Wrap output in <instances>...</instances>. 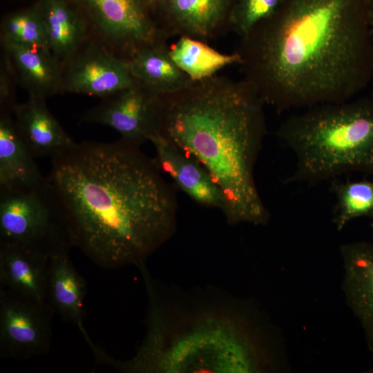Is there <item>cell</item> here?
Returning <instances> with one entry per match:
<instances>
[{"instance_id": "21", "label": "cell", "mask_w": 373, "mask_h": 373, "mask_svg": "<svg viewBox=\"0 0 373 373\" xmlns=\"http://www.w3.org/2000/svg\"><path fill=\"white\" fill-rule=\"evenodd\" d=\"M169 50L175 63L193 81L212 77L221 69L242 61L236 52L223 54L208 43L189 37H180Z\"/></svg>"}, {"instance_id": "4", "label": "cell", "mask_w": 373, "mask_h": 373, "mask_svg": "<svg viewBox=\"0 0 373 373\" xmlns=\"http://www.w3.org/2000/svg\"><path fill=\"white\" fill-rule=\"evenodd\" d=\"M159 135L197 159L221 189L229 224L267 225L254 178L266 133L265 104L243 79L215 75L158 94Z\"/></svg>"}, {"instance_id": "27", "label": "cell", "mask_w": 373, "mask_h": 373, "mask_svg": "<svg viewBox=\"0 0 373 373\" xmlns=\"http://www.w3.org/2000/svg\"><path fill=\"white\" fill-rule=\"evenodd\" d=\"M157 0H146L149 7L151 8V10L152 8V6L154 5V3L157 1ZM152 11V10H151Z\"/></svg>"}, {"instance_id": "9", "label": "cell", "mask_w": 373, "mask_h": 373, "mask_svg": "<svg viewBox=\"0 0 373 373\" xmlns=\"http://www.w3.org/2000/svg\"><path fill=\"white\" fill-rule=\"evenodd\" d=\"M61 94L102 99L133 86L128 59L91 37L63 65Z\"/></svg>"}, {"instance_id": "1", "label": "cell", "mask_w": 373, "mask_h": 373, "mask_svg": "<svg viewBox=\"0 0 373 373\" xmlns=\"http://www.w3.org/2000/svg\"><path fill=\"white\" fill-rule=\"evenodd\" d=\"M236 52L242 79L278 113L351 100L373 77L370 0H282Z\"/></svg>"}, {"instance_id": "7", "label": "cell", "mask_w": 373, "mask_h": 373, "mask_svg": "<svg viewBox=\"0 0 373 373\" xmlns=\"http://www.w3.org/2000/svg\"><path fill=\"white\" fill-rule=\"evenodd\" d=\"M91 36L128 58L138 50L166 43L146 0H71Z\"/></svg>"}, {"instance_id": "15", "label": "cell", "mask_w": 373, "mask_h": 373, "mask_svg": "<svg viewBox=\"0 0 373 373\" xmlns=\"http://www.w3.org/2000/svg\"><path fill=\"white\" fill-rule=\"evenodd\" d=\"M45 99L30 97L17 103L12 114L17 130L35 157L54 158L75 144L49 111Z\"/></svg>"}, {"instance_id": "22", "label": "cell", "mask_w": 373, "mask_h": 373, "mask_svg": "<svg viewBox=\"0 0 373 373\" xmlns=\"http://www.w3.org/2000/svg\"><path fill=\"white\" fill-rule=\"evenodd\" d=\"M332 222L340 231L352 220L373 211V182H335Z\"/></svg>"}, {"instance_id": "25", "label": "cell", "mask_w": 373, "mask_h": 373, "mask_svg": "<svg viewBox=\"0 0 373 373\" xmlns=\"http://www.w3.org/2000/svg\"><path fill=\"white\" fill-rule=\"evenodd\" d=\"M15 84H18L10 64L1 53L0 62V112L12 113L17 103L15 98Z\"/></svg>"}, {"instance_id": "26", "label": "cell", "mask_w": 373, "mask_h": 373, "mask_svg": "<svg viewBox=\"0 0 373 373\" xmlns=\"http://www.w3.org/2000/svg\"><path fill=\"white\" fill-rule=\"evenodd\" d=\"M370 24L373 39V0H370Z\"/></svg>"}, {"instance_id": "6", "label": "cell", "mask_w": 373, "mask_h": 373, "mask_svg": "<svg viewBox=\"0 0 373 373\" xmlns=\"http://www.w3.org/2000/svg\"><path fill=\"white\" fill-rule=\"evenodd\" d=\"M0 242L49 257L73 247L67 220L47 178L19 189H0Z\"/></svg>"}, {"instance_id": "16", "label": "cell", "mask_w": 373, "mask_h": 373, "mask_svg": "<svg viewBox=\"0 0 373 373\" xmlns=\"http://www.w3.org/2000/svg\"><path fill=\"white\" fill-rule=\"evenodd\" d=\"M50 258L22 246L0 242V287L46 302Z\"/></svg>"}, {"instance_id": "2", "label": "cell", "mask_w": 373, "mask_h": 373, "mask_svg": "<svg viewBox=\"0 0 373 373\" xmlns=\"http://www.w3.org/2000/svg\"><path fill=\"white\" fill-rule=\"evenodd\" d=\"M154 159L119 140L84 142L52 158L47 180L73 247L104 269L137 265L175 233L174 187Z\"/></svg>"}, {"instance_id": "12", "label": "cell", "mask_w": 373, "mask_h": 373, "mask_svg": "<svg viewBox=\"0 0 373 373\" xmlns=\"http://www.w3.org/2000/svg\"><path fill=\"white\" fill-rule=\"evenodd\" d=\"M151 142L155 151L154 159L159 169L169 175L175 186L197 204L222 212V192L207 169L189 155L160 135Z\"/></svg>"}, {"instance_id": "8", "label": "cell", "mask_w": 373, "mask_h": 373, "mask_svg": "<svg viewBox=\"0 0 373 373\" xmlns=\"http://www.w3.org/2000/svg\"><path fill=\"white\" fill-rule=\"evenodd\" d=\"M55 312L39 302L0 287V356L26 361L46 354Z\"/></svg>"}, {"instance_id": "23", "label": "cell", "mask_w": 373, "mask_h": 373, "mask_svg": "<svg viewBox=\"0 0 373 373\" xmlns=\"http://www.w3.org/2000/svg\"><path fill=\"white\" fill-rule=\"evenodd\" d=\"M1 41L50 49L46 28L35 5L3 17Z\"/></svg>"}, {"instance_id": "17", "label": "cell", "mask_w": 373, "mask_h": 373, "mask_svg": "<svg viewBox=\"0 0 373 373\" xmlns=\"http://www.w3.org/2000/svg\"><path fill=\"white\" fill-rule=\"evenodd\" d=\"M35 5L43 20L50 50L63 65L92 37L88 23L71 0H38Z\"/></svg>"}, {"instance_id": "10", "label": "cell", "mask_w": 373, "mask_h": 373, "mask_svg": "<svg viewBox=\"0 0 373 373\" xmlns=\"http://www.w3.org/2000/svg\"><path fill=\"white\" fill-rule=\"evenodd\" d=\"M82 119L109 126L120 135L121 140L140 147L159 135L158 94L135 82L102 99Z\"/></svg>"}, {"instance_id": "11", "label": "cell", "mask_w": 373, "mask_h": 373, "mask_svg": "<svg viewBox=\"0 0 373 373\" xmlns=\"http://www.w3.org/2000/svg\"><path fill=\"white\" fill-rule=\"evenodd\" d=\"M233 0H157L153 17L167 39L189 37L208 43L231 30Z\"/></svg>"}, {"instance_id": "20", "label": "cell", "mask_w": 373, "mask_h": 373, "mask_svg": "<svg viewBox=\"0 0 373 373\" xmlns=\"http://www.w3.org/2000/svg\"><path fill=\"white\" fill-rule=\"evenodd\" d=\"M128 62L135 82L157 94L178 90L193 81L173 60L166 43L138 50Z\"/></svg>"}, {"instance_id": "19", "label": "cell", "mask_w": 373, "mask_h": 373, "mask_svg": "<svg viewBox=\"0 0 373 373\" xmlns=\"http://www.w3.org/2000/svg\"><path fill=\"white\" fill-rule=\"evenodd\" d=\"M86 292V281L74 266L69 253L52 256L50 258L46 302L55 313L64 321L75 325L81 333L86 331L83 324V306Z\"/></svg>"}, {"instance_id": "3", "label": "cell", "mask_w": 373, "mask_h": 373, "mask_svg": "<svg viewBox=\"0 0 373 373\" xmlns=\"http://www.w3.org/2000/svg\"><path fill=\"white\" fill-rule=\"evenodd\" d=\"M148 305L146 334L131 358L101 348L98 363L125 373L274 372L283 353L274 327L256 305L213 287L184 289L136 265Z\"/></svg>"}, {"instance_id": "18", "label": "cell", "mask_w": 373, "mask_h": 373, "mask_svg": "<svg viewBox=\"0 0 373 373\" xmlns=\"http://www.w3.org/2000/svg\"><path fill=\"white\" fill-rule=\"evenodd\" d=\"M16 126L12 113L0 112V189L42 183V173Z\"/></svg>"}, {"instance_id": "5", "label": "cell", "mask_w": 373, "mask_h": 373, "mask_svg": "<svg viewBox=\"0 0 373 373\" xmlns=\"http://www.w3.org/2000/svg\"><path fill=\"white\" fill-rule=\"evenodd\" d=\"M305 108L276 132L296 158L287 182L316 184L351 171L373 172V97Z\"/></svg>"}, {"instance_id": "24", "label": "cell", "mask_w": 373, "mask_h": 373, "mask_svg": "<svg viewBox=\"0 0 373 373\" xmlns=\"http://www.w3.org/2000/svg\"><path fill=\"white\" fill-rule=\"evenodd\" d=\"M282 0H233L230 28L240 38L245 37L260 21L271 16Z\"/></svg>"}, {"instance_id": "13", "label": "cell", "mask_w": 373, "mask_h": 373, "mask_svg": "<svg viewBox=\"0 0 373 373\" xmlns=\"http://www.w3.org/2000/svg\"><path fill=\"white\" fill-rule=\"evenodd\" d=\"M340 254L343 267L342 289L373 353V245L365 242L343 244Z\"/></svg>"}, {"instance_id": "14", "label": "cell", "mask_w": 373, "mask_h": 373, "mask_svg": "<svg viewBox=\"0 0 373 373\" xmlns=\"http://www.w3.org/2000/svg\"><path fill=\"white\" fill-rule=\"evenodd\" d=\"M17 84L28 96L46 99L61 94L63 67L50 49L1 41Z\"/></svg>"}]
</instances>
